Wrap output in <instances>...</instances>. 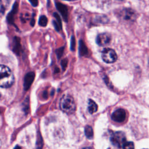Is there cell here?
<instances>
[{"instance_id":"obj_1","label":"cell","mask_w":149,"mask_h":149,"mask_svg":"<svg viewBox=\"0 0 149 149\" xmlns=\"http://www.w3.org/2000/svg\"><path fill=\"white\" fill-rule=\"evenodd\" d=\"M15 77L11 70L7 66H0V86L2 88L10 87L14 83Z\"/></svg>"},{"instance_id":"obj_2","label":"cell","mask_w":149,"mask_h":149,"mask_svg":"<svg viewBox=\"0 0 149 149\" xmlns=\"http://www.w3.org/2000/svg\"><path fill=\"white\" fill-rule=\"evenodd\" d=\"M59 107L61 109L68 113L72 114L74 112L76 106L73 98L69 95H63L60 100Z\"/></svg>"},{"instance_id":"obj_3","label":"cell","mask_w":149,"mask_h":149,"mask_svg":"<svg viewBox=\"0 0 149 149\" xmlns=\"http://www.w3.org/2000/svg\"><path fill=\"white\" fill-rule=\"evenodd\" d=\"M118 16L122 22L132 23L136 20V13L132 9L123 8L118 13Z\"/></svg>"},{"instance_id":"obj_4","label":"cell","mask_w":149,"mask_h":149,"mask_svg":"<svg viewBox=\"0 0 149 149\" xmlns=\"http://www.w3.org/2000/svg\"><path fill=\"white\" fill-rule=\"evenodd\" d=\"M110 141L115 149H119V148L121 146H123V144L126 142L125 134L121 132H116L111 133Z\"/></svg>"},{"instance_id":"obj_5","label":"cell","mask_w":149,"mask_h":149,"mask_svg":"<svg viewBox=\"0 0 149 149\" xmlns=\"http://www.w3.org/2000/svg\"><path fill=\"white\" fill-rule=\"evenodd\" d=\"M101 57L102 60L108 63H113L117 59L116 53L113 49L109 48H105L102 51Z\"/></svg>"},{"instance_id":"obj_6","label":"cell","mask_w":149,"mask_h":149,"mask_svg":"<svg viewBox=\"0 0 149 149\" xmlns=\"http://www.w3.org/2000/svg\"><path fill=\"white\" fill-rule=\"evenodd\" d=\"M111 40V36L108 33H100L96 37V43L100 46H105L109 44Z\"/></svg>"},{"instance_id":"obj_7","label":"cell","mask_w":149,"mask_h":149,"mask_svg":"<svg viewBox=\"0 0 149 149\" xmlns=\"http://www.w3.org/2000/svg\"><path fill=\"white\" fill-rule=\"evenodd\" d=\"M126 116V111L123 109H118L115 110L111 115V118L113 120L116 122H123Z\"/></svg>"},{"instance_id":"obj_8","label":"cell","mask_w":149,"mask_h":149,"mask_svg":"<svg viewBox=\"0 0 149 149\" xmlns=\"http://www.w3.org/2000/svg\"><path fill=\"white\" fill-rule=\"evenodd\" d=\"M56 7L58 10L61 13V15L62 17H63V20L66 22H68V9L67 6L65 5H64L62 3L57 2L56 3Z\"/></svg>"},{"instance_id":"obj_9","label":"cell","mask_w":149,"mask_h":149,"mask_svg":"<svg viewBox=\"0 0 149 149\" xmlns=\"http://www.w3.org/2000/svg\"><path fill=\"white\" fill-rule=\"evenodd\" d=\"M18 3L17 2H15V3L13 5L12 9L10 10V12L8 13L7 16V21L9 24H13L14 23V19H15V16L18 10Z\"/></svg>"},{"instance_id":"obj_10","label":"cell","mask_w":149,"mask_h":149,"mask_svg":"<svg viewBox=\"0 0 149 149\" xmlns=\"http://www.w3.org/2000/svg\"><path fill=\"white\" fill-rule=\"evenodd\" d=\"M79 54L81 56L85 55L87 54L88 53V49L84 42L82 40H80L79 41Z\"/></svg>"},{"instance_id":"obj_11","label":"cell","mask_w":149,"mask_h":149,"mask_svg":"<svg viewBox=\"0 0 149 149\" xmlns=\"http://www.w3.org/2000/svg\"><path fill=\"white\" fill-rule=\"evenodd\" d=\"M94 20V23L95 24H105L108 22V19L105 15H101L97 16L96 17H95Z\"/></svg>"},{"instance_id":"obj_12","label":"cell","mask_w":149,"mask_h":149,"mask_svg":"<svg viewBox=\"0 0 149 149\" xmlns=\"http://www.w3.org/2000/svg\"><path fill=\"white\" fill-rule=\"evenodd\" d=\"M98 107L97 104L92 100H89L88 102V110L90 113H93L97 111Z\"/></svg>"},{"instance_id":"obj_13","label":"cell","mask_w":149,"mask_h":149,"mask_svg":"<svg viewBox=\"0 0 149 149\" xmlns=\"http://www.w3.org/2000/svg\"><path fill=\"white\" fill-rule=\"evenodd\" d=\"M21 48L20 38L17 37H15L13 38V50L16 52H19Z\"/></svg>"},{"instance_id":"obj_14","label":"cell","mask_w":149,"mask_h":149,"mask_svg":"<svg viewBox=\"0 0 149 149\" xmlns=\"http://www.w3.org/2000/svg\"><path fill=\"white\" fill-rule=\"evenodd\" d=\"M9 0H1V12L3 15L9 5Z\"/></svg>"},{"instance_id":"obj_15","label":"cell","mask_w":149,"mask_h":149,"mask_svg":"<svg viewBox=\"0 0 149 149\" xmlns=\"http://www.w3.org/2000/svg\"><path fill=\"white\" fill-rule=\"evenodd\" d=\"M85 134L88 139H92L93 137V130L90 126H86L84 129Z\"/></svg>"},{"instance_id":"obj_16","label":"cell","mask_w":149,"mask_h":149,"mask_svg":"<svg viewBox=\"0 0 149 149\" xmlns=\"http://www.w3.org/2000/svg\"><path fill=\"white\" fill-rule=\"evenodd\" d=\"M48 23V19L45 15H42L40 17L38 20V24L41 27L47 26Z\"/></svg>"},{"instance_id":"obj_17","label":"cell","mask_w":149,"mask_h":149,"mask_svg":"<svg viewBox=\"0 0 149 149\" xmlns=\"http://www.w3.org/2000/svg\"><path fill=\"white\" fill-rule=\"evenodd\" d=\"M123 149H134V146L133 142L132 141H126L123 146Z\"/></svg>"},{"instance_id":"obj_18","label":"cell","mask_w":149,"mask_h":149,"mask_svg":"<svg viewBox=\"0 0 149 149\" xmlns=\"http://www.w3.org/2000/svg\"><path fill=\"white\" fill-rule=\"evenodd\" d=\"M75 44H76V42H75V38L73 36H72L70 38V49L72 51H74L75 49Z\"/></svg>"},{"instance_id":"obj_19","label":"cell","mask_w":149,"mask_h":149,"mask_svg":"<svg viewBox=\"0 0 149 149\" xmlns=\"http://www.w3.org/2000/svg\"><path fill=\"white\" fill-rule=\"evenodd\" d=\"M63 50H64V47H61V48H59V49H58L56 51V55L58 56V58L61 57L63 52Z\"/></svg>"},{"instance_id":"obj_20","label":"cell","mask_w":149,"mask_h":149,"mask_svg":"<svg viewBox=\"0 0 149 149\" xmlns=\"http://www.w3.org/2000/svg\"><path fill=\"white\" fill-rule=\"evenodd\" d=\"M29 1L31 3V5L34 7H36L38 5V0H29Z\"/></svg>"},{"instance_id":"obj_21","label":"cell","mask_w":149,"mask_h":149,"mask_svg":"<svg viewBox=\"0 0 149 149\" xmlns=\"http://www.w3.org/2000/svg\"><path fill=\"white\" fill-rule=\"evenodd\" d=\"M34 15H33V17L31 18V21H30V25H31L32 27H33V26H34V24H35V19H34Z\"/></svg>"},{"instance_id":"obj_22","label":"cell","mask_w":149,"mask_h":149,"mask_svg":"<svg viewBox=\"0 0 149 149\" xmlns=\"http://www.w3.org/2000/svg\"><path fill=\"white\" fill-rule=\"evenodd\" d=\"M83 149H93V148H91V147H85V148H84Z\"/></svg>"},{"instance_id":"obj_23","label":"cell","mask_w":149,"mask_h":149,"mask_svg":"<svg viewBox=\"0 0 149 149\" xmlns=\"http://www.w3.org/2000/svg\"><path fill=\"white\" fill-rule=\"evenodd\" d=\"M148 66H149V59H148Z\"/></svg>"},{"instance_id":"obj_24","label":"cell","mask_w":149,"mask_h":149,"mask_svg":"<svg viewBox=\"0 0 149 149\" xmlns=\"http://www.w3.org/2000/svg\"><path fill=\"white\" fill-rule=\"evenodd\" d=\"M66 1H70V0H66Z\"/></svg>"},{"instance_id":"obj_25","label":"cell","mask_w":149,"mask_h":149,"mask_svg":"<svg viewBox=\"0 0 149 149\" xmlns=\"http://www.w3.org/2000/svg\"><path fill=\"white\" fill-rule=\"evenodd\" d=\"M119 1H122V0H119Z\"/></svg>"}]
</instances>
